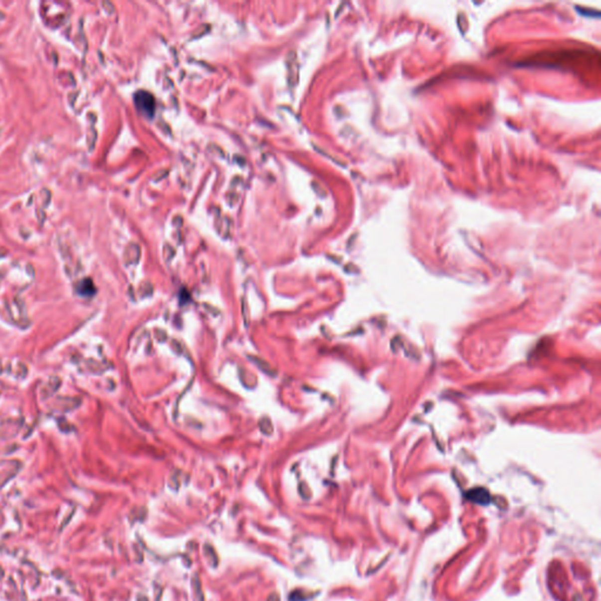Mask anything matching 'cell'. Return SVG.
I'll return each mask as SVG.
<instances>
[{
    "label": "cell",
    "mask_w": 601,
    "mask_h": 601,
    "mask_svg": "<svg viewBox=\"0 0 601 601\" xmlns=\"http://www.w3.org/2000/svg\"><path fill=\"white\" fill-rule=\"evenodd\" d=\"M135 106H137L139 111L144 113L145 115L152 116L155 111V99L151 93L146 91H139L134 95Z\"/></svg>",
    "instance_id": "obj_1"
},
{
    "label": "cell",
    "mask_w": 601,
    "mask_h": 601,
    "mask_svg": "<svg viewBox=\"0 0 601 601\" xmlns=\"http://www.w3.org/2000/svg\"><path fill=\"white\" fill-rule=\"evenodd\" d=\"M80 291L82 295H92L95 291L94 287H93V283L91 280H85L82 281V283L80 284Z\"/></svg>",
    "instance_id": "obj_2"
},
{
    "label": "cell",
    "mask_w": 601,
    "mask_h": 601,
    "mask_svg": "<svg viewBox=\"0 0 601 601\" xmlns=\"http://www.w3.org/2000/svg\"><path fill=\"white\" fill-rule=\"evenodd\" d=\"M577 9H578V11H579V12H580V13H581V14H587V15H596V16H599V15H600V13H599V12H598V11H596V12H593V11H590V12H585V11H583V9H580V8H579V7H577Z\"/></svg>",
    "instance_id": "obj_3"
}]
</instances>
